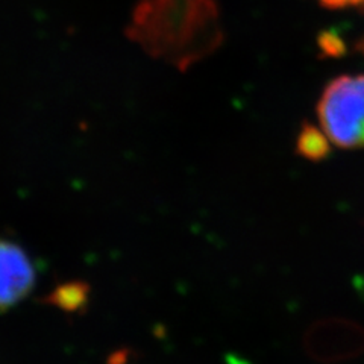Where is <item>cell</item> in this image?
Segmentation results:
<instances>
[{"instance_id":"obj_5","label":"cell","mask_w":364,"mask_h":364,"mask_svg":"<svg viewBox=\"0 0 364 364\" xmlns=\"http://www.w3.org/2000/svg\"><path fill=\"white\" fill-rule=\"evenodd\" d=\"M318 2L331 8H346L364 5V0H318Z\"/></svg>"},{"instance_id":"obj_2","label":"cell","mask_w":364,"mask_h":364,"mask_svg":"<svg viewBox=\"0 0 364 364\" xmlns=\"http://www.w3.org/2000/svg\"><path fill=\"white\" fill-rule=\"evenodd\" d=\"M37 282V269L20 245L0 238V313L28 298Z\"/></svg>"},{"instance_id":"obj_4","label":"cell","mask_w":364,"mask_h":364,"mask_svg":"<svg viewBox=\"0 0 364 364\" xmlns=\"http://www.w3.org/2000/svg\"><path fill=\"white\" fill-rule=\"evenodd\" d=\"M326 135L318 134L316 131H305L301 135L299 149L305 156L310 158H321L326 154Z\"/></svg>"},{"instance_id":"obj_1","label":"cell","mask_w":364,"mask_h":364,"mask_svg":"<svg viewBox=\"0 0 364 364\" xmlns=\"http://www.w3.org/2000/svg\"><path fill=\"white\" fill-rule=\"evenodd\" d=\"M317 116L333 144L364 147V76H341L329 84L318 100Z\"/></svg>"},{"instance_id":"obj_3","label":"cell","mask_w":364,"mask_h":364,"mask_svg":"<svg viewBox=\"0 0 364 364\" xmlns=\"http://www.w3.org/2000/svg\"><path fill=\"white\" fill-rule=\"evenodd\" d=\"M88 298V286L84 282L63 284L48 298V302L65 311H76L82 309Z\"/></svg>"},{"instance_id":"obj_6","label":"cell","mask_w":364,"mask_h":364,"mask_svg":"<svg viewBox=\"0 0 364 364\" xmlns=\"http://www.w3.org/2000/svg\"><path fill=\"white\" fill-rule=\"evenodd\" d=\"M360 49H361V52H363V53H364V41H363V43H361V46H360Z\"/></svg>"}]
</instances>
